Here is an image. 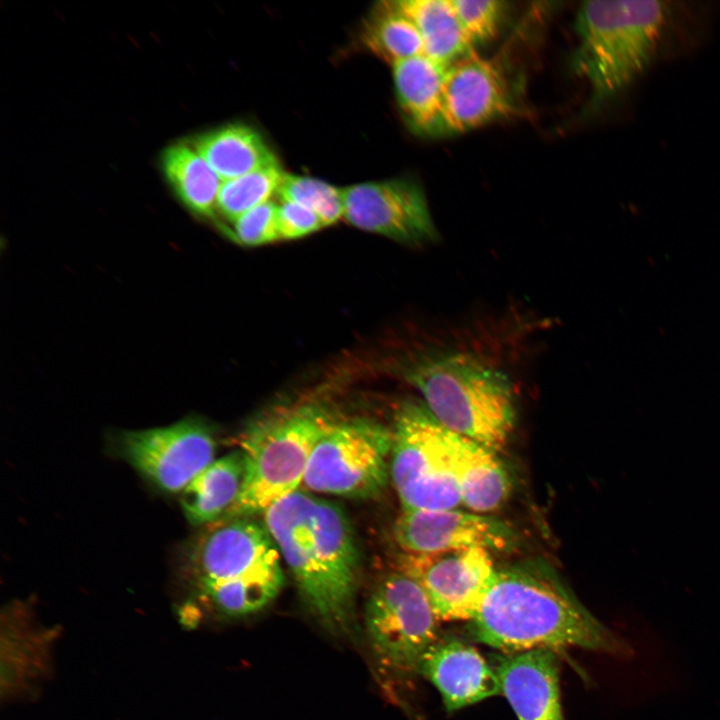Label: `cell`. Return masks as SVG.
Returning a JSON list of instances; mask_svg holds the SVG:
<instances>
[{"mask_svg":"<svg viewBox=\"0 0 720 720\" xmlns=\"http://www.w3.org/2000/svg\"><path fill=\"white\" fill-rule=\"evenodd\" d=\"M470 622L477 640L507 654L571 647L623 651L622 643L539 560L498 569Z\"/></svg>","mask_w":720,"mask_h":720,"instance_id":"obj_1","label":"cell"},{"mask_svg":"<svg viewBox=\"0 0 720 720\" xmlns=\"http://www.w3.org/2000/svg\"><path fill=\"white\" fill-rule=\"evenodd\" d=\"M264 524L312 612L328 627H345L352 615L359 554L343 510L297 490L264 512Z\"/></svg>","mask_w":720,"mask_h":720,"instance_id":"obj_2","label":"cell"},{"mask_svg":"<svg viewBox=\"0 0 720 720\" xmlns=\"http://www.w3.org/2000/svg\"><path fill=\"white\" fill-rule=\"evenodd\" d=\"M403 377L447 429L494 451L508 441L516 422L513 384L506 373L467 351L423 355Z\"/></svg>","mask_w":720,"mask_h":720,"instance_id":"obj_3","label":"cell"},{"mask_svg":"<svg viewBox=\"0 0 720 720\" xmlns=\"http://www.w3.org/2000/svg\"><path fill=\"white\" fill-rule=\"evenodd\" d=\"M665 2H583L576 14L575 72L590 87L598 109L626 90L650 65L668 21Z\"/></svg>","mask_w":720,"mask_h":720,"instance_id":"obj_4","label":"cell"},{"mask_svg":"<svg viewBox=\"0 0 720 720\" xmlns=\"http://www.w3.org/2000/svg\"><path fill=\"white\" fill-rule=\"evenodd\" d=\"M280 552L265 524L239 517L208 525L190 552L205 596L230 615L255 612L283 585Z\"/></svg>","mask_w":720,"mask_h":720,"instance_id":"obj_5","label":"cell"},{"mask_svg":"<svg viewBox=\"0 0 720 720\" xmlns=\"http://www.w3.org/2000/svg\"><path fill=\"white\" fill-rule=\"evenodd\" d=\"M332 421L323 408L303 404L251 427L241 443L245 459L243 486L222 519L265 512L297 491L313 448Z\"/></svg>","mask_w":720,"mask_h":720,"instance_id":"obj_6","label":"cell"},{"mask_svg":"<svg viewBox=\"0 0 720 720\" xmlns=\"http://www.w3.org/2000/svg\"><path fill=\"white\" fill-rule=\"evenodd\" d=\"M390 477L404 511L461 504L449 429L422 402L408 400L395 414Z\"/></svg>","mask_w":720,"mask_h":720,"instance_id":"obj_7","label":"cell"},{"mask_svg":"<svg viewBox=\"0 0 720 720\" xmlns=\"http://www.w3.org/2000/svg\"><path fill=\"white\" fill-rule=\"evenodd\" d=\"M392 431L353 418L332 421L317 440L302 484L311 491L349 498L376 496L390 475Z\"/></svg>","mask_w":720,"mask_h":720,"instance_id":"obj_8","label":"cell"},{"mask_svg":"<svg viewBox=\"0 0 720 720\" xmlns=\"http://www.w3.org/2000/svg\"><path fill=\"white\" fill-rule=\"evenodd\" d=\"M368 636L378 659L400 671H418L438 637V622L420 585L401 571L386 576L371 594L365 613Z\"/></svg>","mask_w":720,"mask_h":720,"instance_id":"obj_9","label":"cell"},{"mask_svg":"<svg viewBox=\"0 0 720 720\" xmlns=\"http://www.w3.org/2000/svg\"><path fill=\"white\" fill-rule=\"evenodd\" d=\"M117 446L122 458L167 492H182L214 461L216 448L209 426L195 417L166 427L124 432Z\"/></svg>","mask_w":720,"mask_h":720,"instance_id":"obj_10","label":"cell"},{"mask_svg":"<svg viewBox=\"0 0 720 720\" xmlns=\"http://www.w3.org/2000/svg\"><path fill=\"white\" fill-rule=\"evenodd\" d=\"M399 571L425 592L439 621H471L498 569L491 552L466 548L434 553H405Z\"/></svg>","mask_w":720,"mask_h":720,"instance_id":"obj_11","label":"cell"},{"mask_svg":"<svg viewBox=\"0 0 720 720\" xmlns=\"http://www.w3.org/2000/svg\"><path fill=\"white\" fill-rule=\"evenodd\" d=\"M344 218L354 227L407 245L438 238L422 187L409 178L342 188Z\"/></svg>","mask_w":720,"mask_h":720,"instance_id":"obj_12","label":"cell"},{"mask_svg":"<svg viewBox=\"0 0 720 720\" xmlns=\"http://www.w3.org/2000/svg\"><path fill=\"white\" fill-rule=\"evenodd\" d=\"M394 538L410 554L475 547L504 552L512 550L517 539L513 529L502 520L456 508L403 510L394 525Z\"/></svg>","mask_w":720,"mask_h":720,"instance_id":"obj_13","label":"cell"},{"mask_svg":"<svg viewBox=\"0 0 720 720\" xmlns=\"http://www.w3.org/2000/svg\"><path fill=\"white\" fill-rule=\"evenodd\" d=\"M500 65L474 50L450 64L443 86L442 134L481 127L514 112Z\"/></svg>","mask_w":720,"mask_h":720,"instance_id":"obj_14","label":"cell"},{"mask_svg":"<svg viewBox=\"0 0 720 720\" xmlns=\"http://www.w3.org/2000/svg\"><path fill=\"white\" fill-rule=\"evenodd\" d=\"M420 672L440 692L448 711L501 694L496 671L473 646L456 639H438L423 655Z\"/></svg>","mask_w":720,"mask_h":720,"instance_id":"obj_15","label":"cell"},{"mask_svg":"<svg viewBox=\"0 0 720 720\" xmlns=\"http://www.w3.org/2000/svg\"><path fill=\"white\" fill-rule=\"evenodd\" d=\"M496 673L501 693L519 720H563L558 662L553 651L508 654Z\"/></svg>","mask_w":720,"mask_h":720,"instance_id":"obj_16","label":"cell"},{"mask_svg":"<svg viewBox=\"0 0 720 720\" xmlns=\"http://www.w3.org/2000/svg\"><path fill=\"white\" fill-rule=\"evenodd\" d=\"M393 66V80L401 113L409 127L425 136L442 134L445 66L422 54Z\"/></svg>","mask_w":720,"mask_h":720,"instance_id":"obj_17","label":"cell"},{"mask_svg":"<svg viewBox=\"0 0 720 720\" xmlns=\"http://www.w3.org/2000/svg\"><path fill=\"white\" fill-rule=\"evenodd\" d=\"M461 504L484 514L508 499L512 482L496 451L449 430Z\"/></svg>","mask_w":720,"mask_h":720,"instance_id":"obj_18","label":"cell"},{"mask_svg":"<svg viewBox=\"0 0 720 720\" xmlns=\"http://www.w3.org/2000/svg\"><path fill=\"white\" fill-rule=\"evenodd\" d=\"M244 475L242 450L214 460L182 491L180 503L187 520L209 525L222 519L236 502Z\"/></svg>","mask_w":720,"mask_h":720,"instance_id":"obj_19","label":"cell"},{"mask_svg":"<svg viewBox=\"0 0 720 720\" xmlns=\"http://www.w3.org/2000/svg\"><path fill=\"white\" fill-rule=\"evenodd\" d=\"M191 146L222 181L278 161L260 132L243 123L228 124L203 133Z\"/></svg>","mask_w":720,"mask_h":720,"instance_id":"obj_20","label":"cell"},{"mask_svg":"<svg viewBox=\"0 0 720 720\" xmlns=\"http://www.w3.org/2000/svg\"><path fill=\"white\" fill-rule=\"evenodd\" d=\"M399 9L416 25L424 55L449 66L472 51L452 0H398Z\"/></svg>","mask_w":720,"mask_h":720,"instance_id":"obj_21","label":"cell"},{"mask_svg":"<svg viewBox=\"0 0 720 720\" xmlns=\"http://www.w3.org/2000/svg\"><path fill=\"white\" fill-rule=\"evenodd\" d=\"M164 174L181 202L192 213L214 219L222 180L191 145L176 144L162 155Z\"/></svg>","mask_w":720,"mask_h":720,"instance_id":"obj_22","label":"cell"},{"mask_svg":"<svg viewBox=\"0 0 720 720\" xmlns=\"http://www.w3.org/2000/svg\"><path fill=\"white\" fill-rule=\"evenodd\" d=\"M361 40L368 50L391 64L424 54L416 25L395 1L382 2L373 9L363 25Z\"/></svg>","mask_w":720,"mask_h":720,"instance_id":"obj_23","label":"cell"},{"mask_svg":"<svg viewBox=\"0 0 720 720\" xmlns=\"http://www.w3.org/2000/svg\"><path fill=\"white\" fill-rule=\"evenodd\" d=\"M285 172L278 161L242 176L222 181L217 211L230 222L277 193Z\"/></svg>","mask_w":720,"mask_h":720,"instance_id":"obj_24","label":"cell"},{"mask_svg":"<svg viewBox=\"0 0 720 720\" xmlns=\"http://www.w3.org/2000/svg\"><path fill=\"white\" fill-rule=\"evenodd\" d=\"M277 195L281 201L295 202L314 211L324 227L344 217L342 188L316 178L285 173Z\"/></svg>","mask_w":720,"mask_h":720,"instance_id":"obj_25","label":"cell"},{"mask_svg":"<svg viewBox=\"0 0 720 720\" xmlns=\"http://www.w3.org/2000/svg\"><path fill=\"white\" fill-rule=\"evenodd\" d=\"M459 22L472 44L494 38L506 3L498 0H452Z\"/></svg>","mask_w":720,"mask_h":720,"instance_id":"obj_26","label":"cell"},{"mask_svg":"<svg viewBox=\"0 0 720 720\" xmlns=\"http://www.w3.org/2000/svg\"><path fill=\"white\" fill-rule=\"evenodd\" d=\"M228 235L245 246H259L280 240L278 205L272 201L260 204L236 218Z\"/></svg>","mask_w":720,"mask_h":720,"instance_id":"obj_27","label":"cell"},{"mask_svg":"<svg viewBox=\"0 0 720 720\" xmlns=\"http://www.w3.org/2000/svg\"><path fill=\"white\" fill-rule=\"evenodd\" d=\"M324 225L311 209L291 201L278 205V230L280 240H293L314 233Z\"/></svg>","mask_w":720,"mask_h":720,"instance_id":"obj_28","label":"cell"}]
</instances>
